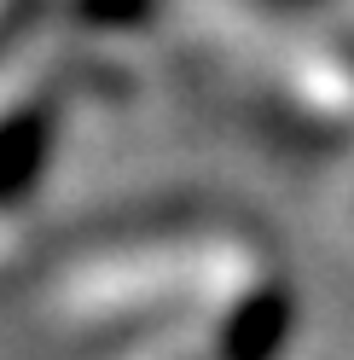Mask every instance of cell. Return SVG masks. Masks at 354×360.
Returning a JSON list of instances; mask_svg holds the SVG:
<instances>
[{"instance_id": "obj_1", "label": "cell", "mask_w": 354, "mask_h": 360, "mask_svg": "<svg viewBox=\"0 0 354 360\" xmlns=\"http://www.w3.org/2000/svg\"><path fill=\"white\" fill-rule=\"evenodd\" d=\"M268 262L273 250L238 227H157L105 238L47 279V320L76 337L140 331L169 314L197 320Z\"/></svg>"}, {"instance_id": "obj_2", "label": "cell", "mask_w": 354, "mask_h": 360, "mask_svg": "<svg viewBox=\"0 0 354 360\" xmlns=\"http://www.w3.org/2000/svg\"><path fill=\"white\" fill-rule=\"evenodd\" d=\"M256 82L302 128L354 134V41H337V35L261 41Z\"/></svg>"}, {"instance_id": "obj_3", "label": "cell", "mask_w": 354, "mask_h": 360, "mask_svg": "<svg viewBox=\"0 0 354 360\" xmlns=\"http://www.w3.org/2000/svg\"><path fill=\"white\" fill-rule=\"evenodd\" d=\"M302 302L284 267L268 262L261 274H250L244 285H232L221 302H209L192 320V349L204 360H279L296 337Z\"/></svg>"}, {"instance_id": "obj_4", "label": "cell", "mask_w": 354, "mask_h": 360, "mask_svg": "<svg viewBox=\"0 0 354 360\" xmlns=\"http://www.w3.org/2000/svg\"><path fill=\"white\" fill-rule=\"evenodd\" d=\"M47 6L81 35H122V30H140L157 12V0H47Z\"/></svg>"}, {"instance_id": "obj_5", "label": "cell", "mask_w": 354, "mask_h": 360, "mask_svg": "<svg viewBox=\"0 0 354 360\" xmlns=\"http://www.w3.org/2000/svg\"><path fill=\"white\" fill-rule=\"evenodd\" d=\"M151 360H204L192 343H181V349H163V354H151Z\"/></svg>"}, {"instance_id": "obj_6", "label": "cell", "mask_w": 354, "mask_h": 360, "mask_svg": "<svg viewBox=\"0 0 354 360\" xmlns=\"http://www.w3.org/2000/svg\"><path fill=\"white\" fill-rule=\"evenodd\" d=\"M348 210H354V204H348Z\"/></svg>"}]
</instances>
